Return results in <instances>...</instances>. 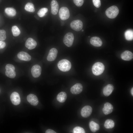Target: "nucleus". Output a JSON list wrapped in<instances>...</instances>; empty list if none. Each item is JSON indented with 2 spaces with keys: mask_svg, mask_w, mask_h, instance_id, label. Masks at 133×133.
<instances>
[{
  "mask_svg": "<svg viewBox=\"0 0 133 133\" xmlns=\"http://www.w3.org/2000/svg\"></svg>",
  "mask_w": 133,
  "mask_h": 133,
  "instance_id": "nucleus-38",
  "label": "nucleus"
},
{
  "mask_svg": "<svg viewBox=\"0 0 133 133\" xmlns=\"http://www.w3.org/2000/svg\"><path fill=\"white\" fill-rule=\"evenodd\" d=\"M119 12V10L118 7L116 6H112L106 11L105 14L109 18L113 19L116 18Z\"/></svg>",
  "mask_w": 133,
  "mask_h": 133,
  "instance_id": "nucleus-3",
  "label": "nucleus"
},
{
  "mask_svg": "<svg viewBox=\"0 0 133 133\" xmlns=\"http://www.w3.org/2000/svg\"><path fill=\"white\" fill-rule=\"evenodd\" d=\"M90 42L92 45L97 47H100L102 44V42L101 39L99 37L96 36L91 38Z\"/></svg>",
  "mask_w": 133,
  "mask_h": 133,
  "instance_id": "nucleus-17",
  "label": "nucleus"
},
{
  "mask_svg": "<svg viewBox=\"0 0 133 133\" xmlns=\"http://www.w3.org/2000/svg\"><path fill=\"white\" fill-rule=\"evenodd\" d=\"M83 90L82 85L79 83H77L71 88L70 91L71 93L73 94H78L80 93Z\"/></svg>",
  "mask_w": 133,
  "mask_h": 133,
  "instance_id": "nucleus-10",
  "label": "nucleus"
},
{
  "mask_svg": "<svg viewBox=\"0 0 133 133\" xmlns=\"http://www.w3.org/2000/svg\"><path fill=\"white\" fill-rule=\"evenodd\" d=\"M59 15L60 18L62 20L67 19L70 16V13L68 8L65 7L61 8L59 12Z\"/></svg>",
  "mask_w": 133,
  "mask_h": 133,
  "instance_id": "nucleus-5",
  "label": "nucleus"
},
{
  "mask_svg": "<svg viewBox=\"0 0 133 133\" xmlns=\"http://www.w3.org/2000/svg\"><path fill=\"white\" fill-rule=\"evenodd\" d=\"M75 5L78 7L81 6L83 4V0H73Z\"/></svg>",
  "mask_w": 133,
  "mask_h": 133,
  "instance_id": "nucleus-31",
  "label": "nucleus"
},
{
  "mask_svg": "<svg viewBox=\"0 0 133 133\" xmlns=\"http://www.w3.org/2000/svg\"><path fill=\"white\" fill-rule=\"evenodd\" d=\"M131 93L132 95L133 96V88L132 87L131 90Z\"/></svg>",
  "mask_w": 133,
  "mask_h": 133,
  "instance_id": "nucleus-36",
  "label": "nucleus"
},
{
  "mask_svg": "<svg viewBox=\"0 0 133 133\" xmlns=\"http://www.w3.org/2000/svg\"><path fill=\"white\" fill-rule=\"evenodd\" d=\"M51 12L53 15H56L58 12L59 5L56 0H52L50 3Z\"/></svg>",
  "mask_w": 133,
  "mask_h": 133,
  "instance_id": "nucleus-16",
  "label": "nucleus"
},
{
  "mask_svg": "<svg viewBox=\"0 0 133 133\" xmlns=\"http://www.w3.org/2000/svg\"><path fill=\"white\" fill-rule=\"evenodd\" d=\"M6 46V44L5 42L0 41V49L4 48Z\"/></svg>",
  "mask_w": 133,
  "mask_h": 133,
  "instance_id": "nucleus-34",
  "label": "nucleus"
},
{
  "mask_svg": "<svg viewBox=\"0 0 133 133\" xmlns=\"http://www.w3.org/2000/svg\"><path fill=\"white\" fill-rule=\"evenodd\" d=\"M25 10L27 11L33 12L35 10L33 4L31 3L28 2L25 5Z\"/></svg>",
  "mask_w": 133,
  "mask_h": 133,
  "instance_id": "nucleus-25",
  "label": "nucleus"
},
{
  "mask_svg": "<svg viewBox=\"0 0 133 133\" xmlns=\"http://www.w3.org/2000/svg\"><path fill=\"white\" fill-rule=\"evenodd\" d=\"M92 111V108L90 106H85L83 107L81 110V115L83 117H87L91 115Z\"/></svg>",
  "mask_w": 133,
  "mask_h": 133,
  "instance_id": "nucleus-8",
  "label": "nucleus"
},
{
  "mask_svg": "<svg viewBox=\"0 0 133 133\" xmlns=\"http://www.w3.org/2000/svg\"><path fill=\"white\" fill-rule=\"evenodd\" d=\"M113 106L110 103L107 102L105 103L102 108V111L103 113L107 115L111 113L113 110Z\"/></svg>",
  "mask_w": 133,
  "mask_h": 133,
  "instance_id": "nucleus-15",
  "label": "nucleus"
},
{
  "mask_svg": "<svg viewBox=\"0 0 133 133\" xmlns=\"http://www.w3.org/2000/svg\"><path fill=\"white\" fill-rule=\"evenodd\" d=\"M74 39L73 34L71 32L66 33L63 39L64 43L68 47H70L72 45Z\"/></svg>",
  "mask_w": 133,
  "mask_h": 133,
  "instance_id": "nucleus-4",
  "label": "nucleus"
},
{
  "mask_svg": "<svg viewBox=\"0 0 133 133\" xmlns=\"http://www.w3.org/2000/svg\"><path fill=\"white\" fill-rule=\"evenodd\" d=\"M94 5L97 8H99L101 6V2L100 0H92Z\"/></svg>",
  "mask_w": 133,
  "mask_h": 133,
  "instance_id": "nucleus-32",
  "label": "nucleus"
},
{
  "mask_svg": "<svg viewBox=\"0 0 133 133\" xmlns=\"http://www.w3.org/2000/svg\"><path fill=\"white\" fill-rule=\"evenodd\" d=\"M70 25L72 29L77 31H80L82 29L83 26L82 22L79 20L72 21L71 22Z\"/></svg>",
  "mask_w": 133,
  "mask_h": 133,
  "instance_id": "nucleus-6",
  "label": "nucleus"
},
{
  "mask_svg": "<svg viewBox=\"0 0 133 133\" xmlns=\"http://www.w3.org/2000/svg\"><path fill=\"white\" fill-rule=\"evenodd\" d=\"M104 126L106 129H112L114 127L115 123L113 120L111 119H107L104 122Z\"/></svg>",
  "mask_w": 133,
  "mask_h": 133,
  "instance_id": "nucleus-23",
  "label": "nucleus"
},
{
  "mask_svg": "<svg viewBox=\"0 0 133 133\" xmlns=\"http://www.w3.org/2000/svg\"><path fill=\"white\" fill-rule=\"evenodd\" d=\"M5 74L7 76L11 78H14L16 76V72L13 70H6Z\"/></svg>",
  "mask_w": 133,
  "mask_h": 133,
  "instance_id": "nucleus-26",
  "label": "nucleus"
},
{
  "mask_svg": "<svg viewBox=\"0 0 133 133\" xmlns=\"http://www.w3.org/2000/svg\"><path fill=\"white\" fill-rule=\"evenodd\" d=\"M114 89V86L111 84H108L105 86L103 90V93L106 96H109L112 93Z\"/></svg>",
  "mask_w": 133,
  "mask_h": 133,
  "instance_id": "nucleus-19",
  "label": "nucleus"
},
{
  "mask_svg": "<svg viewBox=\"0 0 133 133\" xmlns=\"http://www.w3.org/2000/svg\"><path fill=\"white\" fill-rule=\"evenodd\" d=\"M27 100L33 106L37 105L39 102L37 96L33 94H30L27 96Z\"/></svg>",
  "mask_w": 133,
  "mask_h": 133,
  "instance_id": "nucleus-13",
  "label": "nucleus"
},
{
  "mask_svg": "<svg viewBox=\"0 0 133 133\" xmlns=\"http://www.w3.org/2000/svg\"><path fill=\"white\" fill-rule=\"evenodd\" d=\"M83 30H82V32H83Z\"/></svg>",
  "mask_w": 133,
  "mask_h": 133,
  "instance_id": "nucleus-37",
  "label": "nucleus"
},
{
  "mask_svg": "<svg viewBox=\"0 0 133 133\" xmlns=\"http://www.w3.org/2000/svg\"><path fill=\"white\" fill-rule=\"evenodd\" d=\"M31 72L33 77L36 78L39 77L41 73V68L38 65L33 66L31 69Z\"/></svg>",
  "mask_w": 133,
  "mask_h": 133,
  "instance_id": "nucleus-7",
  "label": "nucleus"
},
{
  "mask_svg": "<svg viewBox=\"0 0 133 133\" xmlns=\"http://www.w3.org/2000/svg\"><path fill=\"white\" fill-rule=\"evenodd\" d=\"M37 45L36 42L31 38H28L26 41L25 44V47L29 50L34 49L36 46Z\"/></svg>",
  "mask_w": 133,
  "mask_h": 133,
  "instance_id": "nucleus-12",
  "label": "nucleus"
},
{
  "mask_svg": "<svg viewBox=\"0 0 133 133\" xmlns=\"http://www.w3.org/2000/svg\"><path fill=\"white\" fill-rule=\"evenodd\" d=\"M58 53V51L55 48H52L50 50L47 57V60L49 61H52L56 59Z\"/></svg>",
  "mask_w": 133,
  "mask_h": 133,
  "instance_id": "nucleus-11",
  "label": "nucleus"
},
{
  "mask_svg": "<svg viewBox=\"0 0 133 133\" xmlns=\"http://www.w3.org/2000/svg\"><path fill=\"white\" fill-rule=\"evenodd\" d=\"M67 95L66 93L62 92L59 93L57 97V99L59 102L63 103L65 101L66 99Z\"/></svg>",
  "mask_w": 133,
  "mask_h": 133,
  "instance_id": "nucleus-20",
  "label": "nucleus"
},
{
  "mask_svg": "<svg viewBox=\"0 0 133 133\" xmlns=\"http://www.w3.org/2000/svg\"><path fill=\"white\" fill-rule=\"evenodd\" d=\"M89 126L91 131L93 132H96L99 130L100 128L99 125L93 121L90 122Z\"/></svg>",
  "mask_w": 133,
  "mask_h": 133,
  "instance_id": "nucleus-21",
  "label": "nucleus"
},
{
  "mask_svg": "<svg viewBox=\"0 0 133 133\" xmlns=\"http://www.w3.org/2000/svg\"><path fill=\"white\" fill-rule=\"evenodd\" d=\"M124 35L126 39L128 40H131L133 38V31L131 29L127 30L125 32Z\"/></svg>",
  "mask_w": 133,
  "mask_h": 133,
  "instance_id": "nucleus-24",
  "label": "nucleus"
},
{
  "mask_svg": "<svg viewBox=\"0 0 133 133\" xmlns=\"http://www.w3.org/2000/svg\"><path fill=\"white\" fill-rule=\"evenodd\" d=\"M121 57L122 59L125 61H128L133 59V54L131 52L128 50H126L121 54Z\"/></svg>",
  "mask_w": 133,
  "mask_h": 133,
  "instance_id": "nucleus-18",
  "label": "nucleus"
},
{
  "mask_svg": "<svg viewBox=\"0 0 133 133\" xmlns=\"http://www.w3.org/2000/svg\"><path fill=\"white\" fill-rule=\"evenodd\" d=\"M46 133H56V132L53 130L51 129H48L46 130Z\"/></svg>",
  "mask_w": 133,
  "mask_h": 133,
  "instance_id": "nucleus-35",
  "label": "nucleus"
},
{
  "mask_svg": "<svg viewBox=\"0 0 133 133\" xmlns=\"http://www.w3.org/2000/svg\"><path fill=\"white\" fill-rule=\"evenodd\" d=\"M5 12L8 16L13 17L15 16L16 14L15 9L12 7H7L5 9Z\"/></svg>",
  "mask_w": 133,
  "mask_h": 133,
  "instance_id": "nucleus-22",
  "label": "nucleus"
},
{
  "mask_svg": "<svg viewBox=\"0 0 133 133\" xmlns=\"http://www.w3.org/2000/svg\"><path fill=\"white\" fill-rule=\"evenodd\" d=\"M48 11V9L47 8H42L38 11L37 14L40 17H42L45 16L46 13Z\"/></svg>",
  "mask_w": 133,
  "mask_h": 133,
  "instance_id": "nucleus-28",
  "label": "nucleus"
},
{
  "mask_svg": "<svg viewBox=\"0 0 133 133\" xmlns=\"http://www.w3.org/2000/svg\"><path fill=\"white\" fill-rule=\"evenodd\" d=\"M17 57L20 60L25 61H29L31 59V56L28 53L24 51L19 52Z\"/></svg>",
  "mask_w": 133,
  "mask_h": 133,
  "instance_id": "nucleus-14",
  "label": "nucleus"
},
{
  "mask_svg": "<svg viewBox=\"0 0 133 133\" xmlns=\"http://www.w3.org/2000/svg\"><path fill=\"white\" fill-rule=\"evenodd\" d=\"M73 133H85V131L82 128L77 126L74 128L73 129Z\"/></svg>",
  "mask_w": 133,
  "mask_h": 133,
  "instance_id": "nucleus-29",
  "label": "nucleus"
},
{
  "mask_svg": "<svg viewBox=\"0 0 133 133\" xmlns=\"http://www.w3.org/2000/svg\"><path fill=\"white\" fill-rule=\"evenodd\" d=\"M104 68V66L102 63L100 62H97L95 63L93 66L92 71L94 75L98 76L103 73Z\"/></svg>",
  "mask_w": 133,
  "mask_h": 133,
  "instance_id": "nucleus-2",
  "label": "nucleus"
},
{
  "mask_svg": "<svg viewBox=\"0 0 133 133\" xmlns=\"http://www.w3.org/2000/svg\"><path fill=\"white\" fill-rule=\"evenodd\" d=\"M59 69L63 72H67L71 69V66L70 62L68 60L63 59L60 61L57 64Z\"/></svg>",
  "mask_w": 133,
  "mask_h": 133,
  "instance_id": "nucleus-1",
  "label": "nucleus"
},
{
  "mask_svg": "<svg viewBox=\"0 0 133 133\" xmlns=\"http://www.w3.org/2000/svg\"><path fill=\"white\" fill-rule=\"evenodd\" d=\"M5 68L6 70H15V66L14 65L11 64H7L6 65Z\"/></svg>",
  "mask_w": 133,
  "mask_h": 133,
  "instance_id": "nucleus-33",
  "label": "nucleus"
},
{
  "mask_svg": "<svg viewBox=\"0 0 133 133\" xmlns=\"http://www.w3.org/2000/svg\"><path fill=\"white\" fill-rule=\"evenodd\" d=\"M6 32L3 30H0V41H3L6 38Z\"/></svg>",
  "mask_w": 133,
  "mask_h": 133,
  "instance_id": "nucleus-30",
  "label": "nucleus"
},
{
  "mask_svg": "<svg viewBox=\"0 0 133 133\" xmlns=\"http://www.w3.org/2000/svg\"><path fill=\"white\" fill-rule=\"evenodd\" d=\"M12 32L13 35L14 36H18L20 33L19 29L16 26H12Z\"/></svg>",
  "mask_w": 133,
  "mask_h": 133,
  "instance_id": "nucleus-27",
  "label": "nucleus"
},
{
  "mask_svg": "<svg viewBox=\"0 0 133 133\" xmlns=\"http://www.w3.org/2000/svg\"><path fill=\"white\" fill-rule=\"evenodd\" d=\"M10 99L12 103L14 105L19 104L21 101L19 94L16 92H14L11 94Z\"/></svg>",
  "mask_w": 133,
  "mask_h": 133,
  "instance_id": "nucleus-9",
  "label": "nucleus"
}]
</instances>
